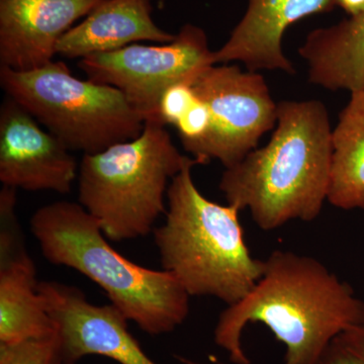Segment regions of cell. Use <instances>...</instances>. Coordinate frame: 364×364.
Here are the masks:
<instances>
[{"mask_svg":"<svg viewBox=\"0 0 364 364\" xmlns=\"http://www.w3.org/2000/svg\"><path fill=\"white\" fill-rule=\"evenodd\" d=\"M66 364H76V363H66Z\"/></svg>","mask_w":364,"mask_h":364,"instance_id":"obj_22","label":"cell"},{"mask_svg":"<svg viewBox=\"0 0 364 364\" xmlns=\"http://www.w3.org/2000/svg\"><path fill=\"white\" fill-rule=\"evenodd\" d=\"M104 0H0V66L47 65L62 37Z\"/></svg>","mask_w":364,"mask_h":364,"instance_id":"obj_12","label":"cell"},{"mask_svg":"<svg viewBox=\"0 0 364 364\" xmlns=\"http://www.w3.org/2000/svg\"><path fill=\"white\" fill-rule=\"evenodd\" d=\"M152 13L151 0H104L60 39L57 55L82 59L141 41L172 42L176 35L160 28Z\"/></svg>","mask_w":364,"mask_h":364,"instance_id":"obj_14","label":"cell"},{"mask_svg":"<svg viewBox=\"0 0 364 364\" xmlns=\"http://www.w3.org/2000/svg\"><path fill=\"white\" fill-rule=\"evenodd\" d=\"M332 138L327 200L341 210H364V91L351 93Z\"/></svg>","mask_w":364,"mask_h":364,"instance_id":"obj_16","label":"cell"},{"mask_svg":"<svg viewBox=\"0 0 364 364\" xmlns=\"http://www.w3.org/2000/svg\"><path fill=\"white\" fill-rule=\"evenodd\" d=\"M31 229L46 259L92 280L147 334L174 331L188 318L191 296L176 277L121 255L80 203L56 202L40 208L31 219Z\"/></svg>","mask_w":364,"mask_h":364,"instance_id":"obj_3","label":"cell"},{"mask_svg":"<svg viewBox=\"0 0 364 364\" xmlns=\"http://www.w3.org/2000/svg\"><path fill=\"white\" fill-rule=\"evenodd\" d=\"M195 158L173 177L167 191L164 224L154 240L163 269L173 274L191 296H214L234 305L264 272L265 260L251 255L239 221L240 210L203 196L193 181Z\"/></svg>","mask_w":364,"mask_h":364,"instance_id":"obj_4","label":"cell"},{"mask_svg":"<svg viewBox=\"0 0 364 364\" xmlns=\"http://www.w3.org/2000/svg\"><path fill=\"white\" fill-rule=\"evenodd\" d=\"M16 193H0V343L54 336L56 324L38 291L37 270L16 215Z\"/></svg>","mask_w":364,"mask_h":364,"instance_id":"obj_11","label":"cell"},{"mask_svg":"<svg viewBox=\"0 0 364 364\" xmlns=\"http://www.w3.org/2000/svg\"><path fill=\"white\" fill-rule=\"evenodd\" d=\"M196 93L191 80L176 83L165 91L159 104V119L162 124L176 126L195 100Z\"/></svg>","mask_w":364,"mask_h":364,"instance_id":"obj_19","label":"cell"},{"mask_svg":"<svg viewBox=\"0 0 364 364\" xmlns=\"http://www.w3.org/2000/svg\"><path fill=\"white\" fill-rule=\"evenodd\" d=\"M318 364H364V323L337 335Z\"/></svg>","mask_w":364,"mask_h":364,"instance_id":"obj_18","label":"cell"},{"mask_svg":"<svg viewBox=\"0 0 364 364\" xmlns=\"http://www.w3.org/2000/svg\"><path fill=\"white\" fill-rule=\"evenodd\" d=\"M0 85L69 150L95 154L133 140L145 127L122 91L76 78L63 62L28 71L0 66Z\"/></svg>","mask_w":364,"mask_h":364,"instance_id":"obj_6","label":"cell"},{"mask_svg":"<svg viewBox=\"0 0 364 364\" xmlns=\"http://www.w3.org/2000/svg\"><path fill=\"white\" fill-rule=\"evenodd\" d=\"M38 291L56 324L64 364L102 355L119 364H157L128 330V318L116 306H97L78 287L39 282Z\"/></svg>","mask_w":364,"mask_h":364,"instance_id":"obj_9","label":"cell"},{"mask_svg":"<svg viewBox=\"0 0 364 364\" xmlns=\"http://www.w3.org/2000/svg\"><path fill=\"white\" fill-rule=\"evenodd\" d=\"M299 54L308 62L313 85L333 91H364V11L312 31Z\"/></svg>","mask_w":364,"mask_h":364,"instance_id":"obj_15","label":"cell"},{"mask_svg":"<svg viewBox=\"0 0 364 364\" xmlns=\"http://www.w3.org/2000/svg\"><path fill=\"white\" fill-rule=\"evenodd\" d=\"M337 0H248L247 11L226 44L214 52L215 64L240 61L248 70H282L294 74L282 52L287 28L313 14L331 11Z\"/></svg>","mask_w":364,"mask_h":364,"instance_id":"obj_13","label":"cell"},{"mask_svg":"<svg viewBox=\"0 0 364 364\" xmlns=\"http://www.w3.org/2000/svg\"><path fill=\"white\" fill-rule=\"evenodd\" d=\"M189 160L174 146L165 124L147 121L133 140L83 155L79 203L97 220L109 240L147 236L166 213L170 182Z\"/></svg>","mask_w":364,"mask_h":364,"instance_id":"obj_5","label":"cell"},{"mask_svg":"<svg viewBox=\"0 0 364 364\" xmlns=\"http://www.w3.org/2000/svg\"><path fill=\"white\" fill-rule=\"evenodd\" d=\"M191 86L210 116L207 135L189 152L198 164L217 159L225 169L233 167L277 126V104L257 72L215 64L196 74Z\"/></svg>","mask_w":364,"mask_h":364,"instance_id":"obj_7","label":"cell"},{"mask_svg":"<svg viewBox=\"0 0 364 364\" xmlns=\"http://www.w3.org/2000/svg\"><path fill=\"white\" fill-rule=\"evenodd\" d=\"M274 129L264 147L225 169L219 184L228 205L248 208L264 231L317 219L331 178L333 130L323 102H279Z\"/></svg>","mask_w":364,"mask_h":364,"instance_id":"obj_2","label":"cell"},{"mask_svg":"<svg viewBox=\"0 0 364 364\" xmlns=\"http://www.w3.org/2000/svg\"><path fill=\"white\" fill-rule=\"evenodd\" d=\"M212 65L214 52L208 47L207 33L191 23L182 26L167 44H132L78 62L88 79L117 88L146 122L160 123L158 111L165 91Z\"/></svg>","mask_w":364,"mask_h":364,"instance_id":"obj_8","label":"cell"},{"mask_svg":"<svg viewBox=\"0 0 364 364\" xmlns=\"http://www.w3.org/2000/svg\"><path fill=\"white\" fill-rule=\"evenodd\" d=\"M77 162L70 150L13 98L0 109V181L25 191H71Z\"/></svg>","mask_w":364,"mask_h":364,"instance_id":"obj_10","label":"cell"},{"mask_svg":"<svg viewBox=\"0 0 364 364\" xmlns=\"http://www.w3.org/2000/svg\"><path fill=\"white\" fill-rule=\"evenodd\" d=\"M0 364H64L58 333L48 338L0 343Z\"/></svg>","mask_w":364,"mask_h":364,"instance_id":"obj_17","label":"cell"},{"mask_svg":"<svg viewBox=\"0 0 364 364\" xmlns=\"http://www.w3.org/2000/svg\"><path fill=\"white\" fill-rule=\"evenodd\" d=\"M254 323L284 345V364H318L337 335L364 323V303L321 261L277 250L252 291L228 306L215 326V343L234 364H251L242 336Z\"/></svg>","mask_w":364,"mask_h":364,"instance_id":"obj_1","label":"cell"},{"mask_svg":"<svg viewBox=\"0 0 364 364\" xmlns=\"http://www.w3.org/2000/svg\"><path fill=\"white\" fill-rule=\"evenodd\" d=\"M337 6L342 7L351 16L364 11V0H337Z\"/></svg>","mask_w":364,"mask_h":364,"instance_id":"obj_20","label":"cell"},{"mask_svg":"<svg viewBox=\"0 0 364 364\" xmlns=\"http://www.w3.org/2000/svg\"><path fill=\"white\" fill-rule=\"evenodd\" d=\"M178 359H179V360L181 361V363H183L186 364H200V363H195V361H191V360H189V359H186L184 358H178Z\"/></svg>","mask_w":364,"mask_h":364,"instance_id":"obj_21","label":"cell"}]
</instances>
